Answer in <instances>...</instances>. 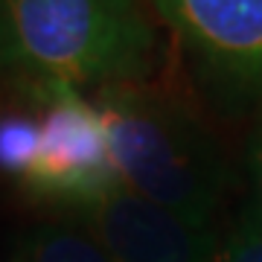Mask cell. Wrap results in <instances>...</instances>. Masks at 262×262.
Returning <instances> with one entry per match:
<instances>
[{
    "instance_id": "7a4b0ae2",
    "label": "cell",
    "mask_w": 262,
    "mask_h": 262,
    "mask_svg": "<svg viewBox=\"0 0 262 262\" xmlns=\"http://www.w3.org/2000/svg\"><path fill=\"white\" fill-rule=\"evenodd\" d=\"M96 108L120 187L187 222L213 225L227 169L204 128L137 84L102 88Z\"/></svg>"
},
{
    "instance_id": "277c9868",
    "label": "cell",
    "mask_w": 262,
    "mask_h": 262,
    "mask_svg": "<svg viewBox=\"0 0 262 262\" xmlns=\"http://www.w3.org/2000/svg\"><path fill=\"white\" fill-rule=\"evenodd\" d=\"M70 210L108 262H213L222 245L213 225L187 222L120 184Z\"/></svg>"
},
{
    "instance_id": "5b68a950",
    "label": "cell",
    "mask_w": 262,
    "mask_h": 262,
    "mask_svg": "<svg viewBox=\"0 0 262 262\" xmlns=\"http://www.w3.org/2000/svg\"><path fill=\"white\" fill-rule=\"evenodd\" d=\"M204 64L262 99V0H151Z\"/></svg>"
},
{
    "instance_id": "9c48e42d",
    "label": "cell",
    "mask_w": 262,
    "mask_h": 262,
    "mask_svg": "<svg viewBox=\"0 0 262 262\" xmlns=\"http://www.w3.org/2000/svg\"><path fill=\"white\" fill-rule=\"evenodd\" d=\"M253 178H256V207L262 210V131L253 143Z\"/></svg>"
},
{
    "instance_id": "ba28073f",
    "label": "cell",
    "mask_w": 262,
    "mask_h": 262,
    "mask_svg": "<svg viewBox=\"0 0 262 262\" xmlns=\"http://www.w3.org/2000/svg\"><path fill=\"white\" fill-rule=\"evenodd\" d=\"M213 262H262V210L256 201L239 215L230 236L222 239Z\"/></svg>"
},
{
    "instance_id": "3957f363",
    "label": "cell",
    "mask_w": 262,
    "mask_h": 262,
    "mask_svg": "<svg viewBox=\"0 0 262 262\" xmlns=\"http://www.w3.org/2000/svg\"><path fill=\"white\" fill-rule=\"evenodd\" d=\"M41 137L27 184L38 195L76 207L117 187L108 134L96 102L84 99L70 82H38Z\"/></svg>"
},
{
    "instance_id": "52a82bcc",
    "label": "cell",
    "mask_w": 262,
    "mask_h": 262,
    "mask_svg": "<svg viewBox=\"0 0 262 262\" xmlns=\"http://www.w3.org/2000/svg\"><path fill=\"white\" fill-rule=\"evenodd\" d=\"M38 137H41V128L35 117L3 114L0 117V172L27 181L38 158Z\"/></svg>"
},
{
    "instance_id": "8992f818",
    "label": "cell",
    "mask_w": 262,
    "mask_h": 262,
    "mask_svg": "<svg viewBox=\"0 0 262 262\" xmlns=\"http://www.w3.org/2000/svg\"><path fill=\"white\" fill-rule=\"evenodd\" d=\"M20 262H108V256L84 230L44 225L27 236Z\"/></svg>"
},
{
    "instance_id": "6da1fadb",
    "label": "cell",
    "mask_w": 262,
    "mask_h": 262,
    "mask_svg": "<svg viewBox=\"0 0 262 262\" xmlns=\"http://www.w3.org/2000/svg\"><path fill=\"white\" fill-rule=\"evenodd\" d=\"M151 58L140 0H0V70L117 88L140 82Z\"/></svg>"
}]
</instances>
